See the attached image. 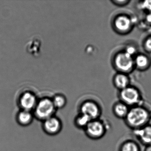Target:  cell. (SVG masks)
I'll list each match as a JSON object with an SVG mask.
<instances>
[{"instance_id": "22", "label": "cell", "mask_w": 151, "mask_h": 151, "mask_svg": "<svg viewBox=\"0 0 151 151\" xmlns=\"http://www.w3.org/2000/svg\"><path fill=\"white\" fill-rule=\"evenodd\" d=\"M144 151H151V145L145 147Z\"/></svg>"}, {"instance_id": "20", "label": "cell", "mask_w": 151, "mask_h": 151, "mask_svg": "<svg viewBox=\"0 0 151 151\" xmlns=\"http://www.w3.org/2000/svg\"><path fill=\"white\" fill-rule=\"evenodd\" d=\"M145 46L147 51L151 52V37L149 38L146 40Z\"/></svg>"}, {"instance_id": "18", "label": "cell", "mask_w": 151, "mask_h": 151, "mask_svg": "<svg viewBox=\"0 0 151 151\" xmlns=\"http://www.w3.org/2000/svg\"><path fill=\"white\" fill-rule=\"evenodd\" d=\"M134 63L138 68H144L147 67L148 64V60L145 55H139L136 57Z\"/></svg>"}, {"instance_id": "3", "label": "cell", "mask_w": 151, "mask_h": 151, "mask_svg": "<svg viewBox=\"0 0 151 151\" xmlns=\"http://www.w3.org/2000/svg\"><path fill=\"white\" fill-rule=\"evenodd\" d=\"M109 125L105 121L99 118L91 120L84 129L86 135L93 140L102 138L108 131Z\"/></svg>"}, {"instance_id": "2", "label": "cell", "mask_w": 151, "mask_h": 151, "mask_svg": "<svg viewBox=\"0 0 151 151\" xmlns=\"http://www.w3.org/2000/svg\"><path fill=\"white\" fill-rule=\"evenodd\" d=\"M56 110L52 99L45 98L38 100L37 103L32 111V113L34 118L42 122L47 118L55 115Z\"/></svg>"}, {"instance_id": "9", "label": "cell", "mask_w": 151, "mask_h": 151, "mask_svg": "<svg viewBox=\"0 0 151 151\" xmlns=\"http://www.w3.org/2000/svg\"><path fill=\"white\" fill-rule=\"evenodd\" d=\"M133 136L142 145H151V124H147L142 128L132 130Z\"/></svg>"}, {"instance_id": "16", "label": "cell", "mask_w": 151, "mask_h": 151, "mask_svg": "<svg viewBox=\"0 0 151 151\" xmlns=\"http://www.w3.org/2000/svg\"><path fill=\"white\" fill-rule=\"evenodd\" d=\"M114 83L116 87L121 91L128 87L129 79L128 77L125 75L118 74L115 77Z\"/></svg>"}, {"instance_id": "1", "label": "cell", "mask_w": 151, "mask_h": 151, "mask_svg": "<svg viewBox=\"0 0 151 151\" xmlns=\"http://www.w3.org/2000/svg\"><path fill=\"white\" fill-rule=\"evenodd\" d=\"M151 112L142 105L130 107L124 119L125 125L132 130L137 129L149 124Z\"/></svg>"}, {"instance_id": "17", "label": "cell", "mask_w": 151, "mask_h": 151, "mask_svg": "<svg viewBox=\"0 0 151 151\" xmlns=\"http://www.w3.org/2000/svg\"><path fill=\"white\" fill-rule=\"evenodd\" d=\"M54 106L56 109H61L66 106L67 99L65 96L61 94L55 95L52 99Z\"/></svg>"}, {"instance_id": "8", "label": "cell", "mask_w": 151, "mask_h": 151, "mask_svg": "<svg viewBox=\"0 0 151 151\" xmlns=\"http://www.w3.org/2000/svg\"><path fill=\"white\" fill-rule=\"evenodd\" d=\"M37 101V99L34 94L30 92H25L19 98L18 104L20 109L32 112Z\"/></svg>"}, {"instance_id": "19", "label": "cell", "mask_w": 151, "mask_h": 151, "mask_svg": "<svg viewBox=\"0 0 151 151\" xmlns=\"http://www.w3.org/2000/svg\"><path fill=\"white\" fill-rule=\"evenodd\" d=\"M124 52H125L126 53L128 54L129 55L132 57L133 55H134L136 53V48L133 47L129 46L126 48V50H125Z\"/></svg>"}, {"instance_id": "15", "label": "cell", "mask_w": 151, "mask_h": 151, "mask_svg": "<svg viewBox=\"0 0 151 151\" xmlns=\"http://www.w3.org/2000/svg\"><path fill=\"white\" fill-rule=\"evenodd\" d=\"M91 121V119L88 116L78 113L74 119V124L78 129L84 130Z\"/></svg>"}, {"instance_id": "13", "label": "cell", "mask_w": 151, "mask_h": 151, "mask_svg": "<svg viewBox=\"0 0 151 151\" xmlns=\"http://www.w3.org/2000/svg\"><path fill=\"white\" fill-rule=\"evenodd\" d=\"M114 25L119 31L125 32L129 29L131 22L129 17L125 16H120L116 19Z\"/></svg>"}, {"instance_id": "21", "label": "cell", "mask_w": 151, "mask_h": 151, "mask_svg": "<svg viewBox=\"0 0 151 151\" xmlns=\"http://www.w3.org/2000/svg\"><path fill=\"white\" fill-rule=\"evenodd\" d=\"M113 1L116 5L121 6L125 5L129 2V1Z\"/></svg>"}, {"instance_id": "6", "label": "cell", "mask_w": 151, "mask_h": 151, "mask_svg": "<svg viewBox=\"0 0 151 151\" xmlns=\"http://www.w3.org/2000/svg\"><path fill=\"white\" fill-rule=\"evenodd\" d=\"M42 129L44 132L49 136L58 135L63 129L61 119L55 115L53 116L42 122Z\"/></svg>"}, {"instance_id": "5", "label": "cell", "mask_w": 151, "mask_h": 151, "mask_svg": "<svg viewBox=\"0 0 151 151\" xmlns=\"http://www.w3.org/2000/svg\"><path fill=\"white\" fill-rule=\"evenodd\" d=\"M79 113L88 116L91 120L101 118L102 110L98 103L92 100H86L79 106Z\"/></svg>"}, {"instance_id": "4", "label": "cell", "mask_w": 151, "mask_h": 151, "mask_svg": "<svg viewBox=\"0 0 151 151\" xmlns=\"http://www.w3.org/2000/svg\"><path fill=\"white\" fill-rule=\"evenodd\" d=\"M120 101L127 105L130 108L140 104L141 98L138 91L133 87H128L121 90L119 94Z\"/></svg>"}, {"instance_id": "12", "label": "cell", "mask_w": 151, "mask_h": 151, "mask_svg": "<svg viewBox=\"0 0 151 151\" xmlns=\"http://www.w3.org/2000/svg\"><path fill=\"white\" fill-rule=\"evenodd\" d=\"M41 46V40L37 37H34L26 44V51L32 55L37 56L40 53Z\"/></svg>"}, {"instance_id": "10", "label": "cell", "mask_w": 151, "mask_h": 151, "mask_svg": "<svg viewBox=\"0 0 151 151\" xmlns=\"http://www.w3.org/2000/svg\"><path fill=\"white\" fill-rule=\"evenodd\" d=\"M32 111L20 109L16 114V120L17 123L22 126L26 127L30 125L34 120Z\"/></svg>"}, {"instance_id": "14", "label": "cell", "mask_w": 151, "mask_h": 151, "mask_svg": "<svg viewBox=\"0 0 151 151\" xmlns=\"http://www.w3.org/2000/svg\"><path fill=\"white\" fill-rule=\"evenodd\" d=\"M118 151H141L139 144L133 139H128L121 143Z\"/></svg>"}, {"instance_id": "11", "label": "cell", "mask_w": 151, "mask_h": 151, "mask_svg": "<svg viewBox=\"0 0 151 151\" xmlns=\"http://www.w3.org/2000/svg\"><path fill=\"white\" fill-rule=\"evenodd\" d=\"M129 109V107L120 101L113 105L112 112L116 118L124 120L128 114Z\"/></svg>"}, {"instance_id": "7", "label": "cell", "mask_w": 151, "mask_h": 151, "mask_svg": "<svg viewBox=\"0 0 151 151\" xmlns=\"http://www.w3.org/2000/svg\"><path fill=\"white\" fill-rule=\"evenodd\" d=\"M114 62L116 68L120 71L124 72L131 70L134 64L132 56L125 52L117 54L115 59Z\"/></svg>"}]
</instances>
